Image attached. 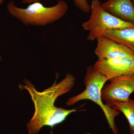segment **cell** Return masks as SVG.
<instances>
[{
  "instance_id": "2e32d148",
  "label": "cell",
  "mask_w": 134,
  "mask_h": 134,
  "mask_svg": "<svg viewBox=\"0 0 134 134\" xmlns=\"http://www.w3.org/2000/svg\"><path fill=\"white\" fill-rule=\"evenodd\" d=\"M130 134H134V133H130Z\"/></svg>"
},
{
  "instance_id": "277c9868",
  "label": "cell",
  "mask_w": 134,
  "mask_h": 134,
  "mask_svg": "<svg viewBox=\"0 0 134 134\" xmlns=\"http://www.w3.org/2000/svg\"><path fill=\"white\" fill-rule=\"evenodd\" d=\"M91 6L90 18L81 25L83 30L88 31L87 40L94 41L108 31L134 28V24L120 19L105 10L99 0H92Z\"/></svg>"
},
{
  "instance_id": "5b68a950",
  "label": "cell",
  "mask_w": 134,
  "mask_h": 134,
  "mask_svg": "<svg viewBox=\"0 0 134 134\" xmlns=\"http://www.w3.org/2000/svg\"><path fill=\"white\" fill-rule=\"evenodd\" d=\"M101 91V98L109 105L115 101L128 100L134 92V74L116 77L108 80Z\"/></svg>"
},
{
  "instance_id": "52a82bcc",
  "label": "cell",
  "mask_w": 134,
  "mask_h": 134,
  "mask_svg": "<svg viewBox=\"0 0 134 134\" xmlns=\"http://www.w3.org/2000/svg\"><path fill=\"white\" fill-rule=\"evenodd\" d=\"M93 66L105 76L108 80L116 77L134 74V59L119 58L97 60Z\"/></svg>"
},
{
  "instance_id": "6da1fadb",
  "label": "cell",
  "mask_w": 134,
  "mask_h": 134,
  "mask_svg": "<svg viewBox=\"0 0 134 134\" xmlns=\"http://www.w3.org/2000/svg\"><path fill=\"white\" fill-rule=\"evenodd\" d=\"M59 76V74L56 72L54 82L52 86L43 92L37 91L31 81L26 79L24 80L25 85H19L21 90L29 91L35 106V113L27 125L29 134H37L45 126L53 128L64 121L68 115L77 111V109L80 108L67 110L54 105L58 97L72 90L76 80L74 75L67 74L65 78L57 83Z\"/></svg>"
},
{
  "instance_id": "ba28073f",
  "label": "cell",
  "mask_w": 134,
  "mask_h": 134,
  "mask_svg": "<svg viewBox=\"0 0 134 134\" xmlns=\"http://www.w3.org/2000/svg\"><path fill=\"white\" fill-rule=\"evenodd\" d=\"M101 6L111 14L134 24V5L132 0H107Z\"/></svg>"
},
{
  "instance_id": "3957f363",
  "label": "cell",
  "mask_w": 134,
  "mask_h": 134,
  "mask_svg": "<svg viewBox=\"0 0 134 134\" xmlns=\"http://www.w3.org/2000/svg\"><path fill=\"white\" fill-rule=\"evenodd\" d=\"M6 9L10 14L25 25L43 26L61 19L66 14L69 6L64 0H59L52 7H46L41 2H37L23 8L16 7L13 1H10Z\"/></svg>"
},
{
  "instance_id": "30bf717a",
  "label": "cell",
  "mask_w": 134,
  "mask_h": 134,
  "mask_svg": "<svg viewBox=\"0 0 134 134\" xmlns=\"http://www.w3.org/2000/svg\"><path fill=\"white\" fill-rule=\"evenodd\" d=\"M109 105L124 114L129 123L130 133H134V100L130 98L126 101H115Z\"/></svg>"
},
{
  "instance_id": "4fadbf2b",
  "label": "cell",
  "mask_w": 134,
  "mask_h": 134,
  "mask_svg": "<svg viewBox=\"0 0 134 134\" xmlns=\"http://www.w3.org/2000/svg\"><path fill=\"white\" fill-rule=\"evenodd\" d=\"M4 0H0V5H1L3 3V2L4 1Z\"/></svg>"
},
{
  "instance_id": "7c38bea8",
  "label": "cell",
  "mask_w": 134,
  "mask_h": 134,
  "mask_svg": "<svg viewBox=\"0 0 134 134\" xmlns=\"http://www.w3.org/2000/svg\"><path fill=\"white\" fill-rule=\"evenodd\" d=\"M22 3L24 4H30L33 3H34L40 2V0H21Z\"/></svg>"
},
{
  "instance_id": "9c48e42d",
  "label": "cell",
  "mask_w": 134,
  "mask_h": 134,
  "mask_svg": "<svg viewBox=\"0 0 134 134\" xmlns=\"http://www.w3.org/2000/svg\"><path fill=\"white\" fill-rule=\"evenodd\" d=\"M103 36L125 46L134 53V28L108 31Z\"/></svg>"
},
{
  "instance_id": "9a60e30c",
  "label": "cell",
  "mask_w": 134,
  "mask_h": 134,
  "mask_svg": "<svg viewBox=\"0 0 134 134\" xmlns=\"http://www.w3.org/2000/svg\"><path fill=\"white\" fill-rule=\"evenodd\" d=\"M132 2H133V3L134 5V0H132Z\"/></svg>"
},
{
  "instance_id": "5bb4252c",
  "label": "cell",
  "mask_w": 134,
  "mask_h": 134,
  "mask_svg": "<svg viewBox=\"0 0 134 134\" xmlns=\"http://www.w3.org/2000/svg\"><path fill=\"white\" fill-rule=\"evenodd\" d=\"M2 57L1 55H0V61L2 60Z\"/></svg>"
},
{
  "instance_id": "7a4b0ae2",
  "label": "cell",
  "mask_w": 134,
  "mask_h": 134,
  "mask_svg": "<svg viewBox=\"0 0 134 134\" xmlns=\"http://www.w3.org/2000/svg\"><path fill=\"white\" fill-rule=\"evenodd\" d=\"M108 80L105 76L90 66L86 68L83 79L85 88L81 93L69 99L66 102L68 106L74 105L80 100H90L100 107L104 113L110 129L114 134H117L118 129L115 123V118L120 112L103 102L101 91Z\"/></svg>"
},
{
  "instance_id": "8992f818",
  "label": "cell",
  "mask_w": 134,
  "mask_h": 134,
  "mask_svg": "<svg viewBox=\"0 0 134 134\" xmlns=\"http://www.w3.org/2000/svg\"><path fill=\"white\" fill-rule=\"evenodd\" d=\"M95 53L98 60H106L119 58L134 59V53L125 46L102 36L96 39Z\"/></svg>"
},
{
  "instance_id": "8fae6325",
  "label": "cell",
  "mask_w": 134,
  "mask_h": 134,
  "mask_svg": "<svg viewBox=\"0 0 134 134\" xmlns=\"http://www.w3.org/2000/svg\"><path fill=\"white\" fill-rule=\"evenodd\" d=\"M76 7L79 10L85 14H88L91 10V6L88 0H73Z\"/></svg>"
}]
</instances>
